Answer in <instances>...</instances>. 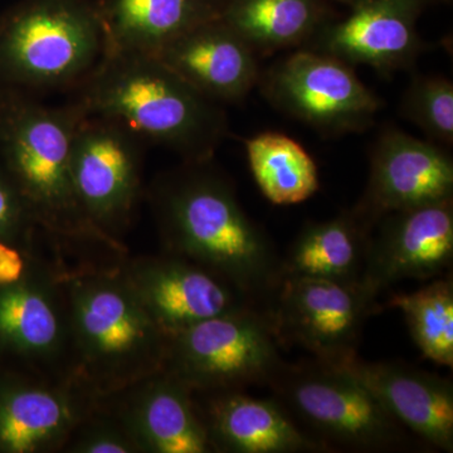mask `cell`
<instances>
[{"instance_id":"obj_1","label":"cell","mask_w":453,"mask_h":453,"mask_svg":"<svg viewBox=\"0 0 453 453\" xmlns=\"http://www.w3.org/2000/svg\"><path fill=\"white\" fill-rule=\"evenodd\" d=\"M85 115L73 101L50 106L0 91V168L52 250L73 265L116 266L129 256L127 246L89 220L74 188L71 150Z\"/></svg>"},{"instance_id":"obj_2","label":"cell","mask_w":453,"mask_h":453,"mask_svg":"<svg viewBox=\"0 0 453 453\" xmlns=\"http://www.w3.org/2000/svg\"><path fill=\"white\" fill-rule=\"evenodd\" d=\"M213 160L183 162L149 188L164 252L208 268L271 309L283 279L282 256Z\"/></svg>"},{"instance_id":"obj_3","label":"cell","mask_w":453,"mask_h":453,"mask_svg":"<svg viewBox=\"0 0 453 453\" xmlns=\"http://www.w3.org/2000/svg\"><path fill=\"white\" fill-rule=\"evenodd\" d=\"M73 98L86 115L116 119L146 144L183 162L214 159L229 135L225 106L196 91L157 57L105 52Z\"/></svg>"},{"instance_id":"obj_4","label":"cell","mask_w":453,"mask_h":453,"mask_svg":"<svg viewBox=\"0 0 453 453\" xmlns=\"http://www.w3.org/2000/svg\"><path fill=\"white\" fill-rule=\"evenodd\" d=\"M120 265H70L65 273L73 375L100 398L163 369L168 342Z\"/></svg>"},{"instance_id":"obj_5","label":"cell","mask_w":453,"mask_h":453,"mask_svg":"<svg viewBox=\"0 0 453 453\" xmlns=\"http://www.w3.org/2000/svg\"><path fill=\"white\" fill-rule=\"evenodd\" d=\"M104 53L100 2L23 0L0 18V91L71 92Z\"/></svg>"},{"instance_id":"obj_6","label":"cell","mask_w":453,"mask_h":453,"mask_svg":"<svg viewBox=\"0 0 453 453\" xmlns=\"http://www.w3.org/2000/svg\"><path fill=\"white\" fill-rule=\"evenodd\" d=\"M266 386L292 419L330 452H389L407 434L377 396L344 366L282 360Z\"/></svg>"},{"instance_id":"obj_7","label":"cell","mask_w":453,"mask_h":453,"mask_svg":"<svg viewBox=\"0 0 453 453\" xmlns=\"http://www.w3.org/2000/svg\"><path fill=\"white\" fill-rule=\"evenodd\" d=\"M71 262L42 242L19 282L0 288V369L73 378L65 273Z\"/></svg>"},{"instance_id":"obj_8","label":"cell","mask_w":453,"mask_h":453,"mask_svg":"<svg viewBox=\"0 0 453 453\" xmlns=\"http://www.w3.org/2000/svg\"><path fill=\"white\" fill-rule=\"evenodd\" d=\"M271 310L250 308L208 319L168 336L164 371L193 393L266 386L282 363Z\"/></svg>"},{"instance_id":"obj_9","label":"cell","mask_w":453,"mask_h":453,"mask_svg":"<svg viewBox=\"0 0 453 453\" xmlns=\"http://www.w3.org/2000/svg\"><path fill=\"white\" fill-rule=\"evenodd\" d=\"M257 86L271 106L325 138L368 130L384 106L354 65L310 49H297L261 71Z\"/></svg>"},{"instance_id":"obj_10","label":"cell","mask_w":453,"mask_h":453,"mask_svg":"<svg viewBox=\"0 0 453 453\" xmlns=\"http://www.w3.org/2000/svg\"><path fill=\"white\" fill-rule=\"evenodd\" d=\"M146 142L116 119L85 115L71 150L83 211L104 234L122 241L142 196Z\"/></svg>"},{"instance_id":"obj_11","label":"cell","mask_w":453,"mask_h":453,"mask_svg":"<svg viewBox=\"0 0 453 453\" xmlns=\"http://www.w3.org/2000/svg\"><path fill=\"white\" fill-rule=\"evenodd\" d=\"M378 308V297L362 281L283 276L270 310L281 345H300L315 359L339 365L357 356Z\"/></svg>"},{"instance_id":"obj_12","label":"cell","mask_w":453,"mask_h":453,"mask_svg":"<svg viewBox=\"0 0 453 453\" xmlns=\"http://www.w3.org/2000/svg\"><path fill=\"white\" fill-rule=\"evenodd\" d=\"M120 268L131 290L166 336L216 316L264 308L217 273L173 253L127 256Z\"/></svg>"},{"instance_id":"obj_13","label":"cell","mask_w":453,"mask_h":453,"mask_svg":"<svg viewBox=\"0 0 453 453\" xmlns=\"http://www.w3.org/2000/svg\"><path fill=\"white\" fill-rule=\"evenodd\" d=\"M449 198L453 162L443 146L387 127L372 146L368 184L351 210L372 232L390 213Z\"/></svg>"},{"instance_id":"obj_14","label":"cell","mask_w":453,"mask_h":453,"mask_svg":"<svg viewBox=\"0 0 453 453\" xmlns=\"http://www.w3.org/2000/svg\"><path fill=\"white\" fill-rule=\"evenodd\" d=\"M98 401L74 377L46 380L0 369V453L62 452Z\"/></svg>"},{"instance_id":"obj_15","label":"cell","mask_w":453,"mask_h":453,"mask_svg":"<svg viewBox=\"0 0 453 453\" xmlns=\"http://www.w3.org/2000/svg\"><path fill=\"white\" fill-rule=\"evenodd\" d=\"M374 229L362 283L375 297L395 283L434 280L451 270L453 198L395 211Z\"/></svg>"},{"instance_id":"obj_16","label":"cell","mask_w":453,"mask_h":453,"mask_svg":"<svg viewBox=\"0 0 453 453\" xmlns=\"http://www.w3.org/2000/svg\"><path fill=\"white\" fill-rule=\"evenodd\" d=\"M434 0H357L342 20L325 23L303 49L327 53L381 73L413 70L425 42L417 31L422 12Z\"/></svg>"},{"instance_id":"obj_17","label":"cell","mask_w":453,"mask_h":453,"mask_svg":"<svg viewBox=\"0 0 453 453\" xmlns=\"http://www.w3.org/2000/svg\"><path fill=\"white\" fill-rule=\"evenodd\" d=\"M135 440L140 453H211L195 393L160 369L103 396Z\"/></svg>"},{"instance_id":"obj_18","label":"cell","mask_w":453,"mask_h":453,"mask_svg":"<svg viewBox=\"0 0 453 453\" xmlns=\"http://www.w3.org/2000/svg\"><path fill=\"white\" fill-rule=\"evenodd\" d=\"M196 410L213 452H330L306 434L273 396L256 398L244 390L195 393Z\"/></svg>"},{"instance_id":"obj_19","label":"cell","mask_w":453,"mask_h":453,"mask_svg":"<svg viewBox=\"0 0 453 453\" xmlns=\"http://www.w3.org/2000/svg\"><path fill=\"white\" fill-rule=\"evenodd\" d=\"M155 57L223 106L242 103L261 74L258 57L222 18L184 33Z\"/></svg>"},{"instance_id":"obj_20","label":"cell","mask_w":453,"mask_h":453,"mask_svg":"<svg viewBox=\"0 0 453 453\" xmlns=\"http://www.w3.org/2000/svg\"><path fill=\"white\" fill-rule=\"evenodd\" d=\"M348 369L377 396L396 422L428 445L453 451V384L402 362H365L354 356Z\"/></svg>"},{"instance_id":"obj_21","label":"cell","mask_w":453,"mask_h":453,"mask_svg":"<svg viewBox=\"0 0 453 453\" xmlns=\"http://www.w3.org/2000/svg\"><path fill=\"white\" fill-rule=\"evenodd\" d=\"M228 0H101L105 52L155 56L184 33L219 19Z\"/></svg>"},{"instance_id":"obj_22","label":"cell","mask_w":453,"mask_h":453,"mask_svg":"<svg viewBox=\"0 0 453 453\" xmlns=\"http://www.w3.org/2000/svg\"><path fill=\"white\" fill-rule=\"evenodd\" d=\"M371 235L353 210L310 222L282 257L283 276L360 282Z\"/></svg>"},{"instance_id":"obj_23","label":"cell","mask_w":453,"mask_h":453,"mask_svg":"<svg viewBox=\"0 0 453 453\" xmlns=\"http://www.w3.org/2000/svg\"><path fill=\"white\" fill-rule=\"evenodd\" d=\"M222 19L261 58L303 49L330 18L323 0H228Z\"/></svg>"},{"instance_id":"obj_24","label":"cell","mask_w":453,"mask_h":453,"mask_svg":"<svg viewBox=\"0 0 453 453\" xmlns=\"http://www.w3.org/2000/svg\"><path fill=\"white\" fill-rule=\"evenodd\" d=\"M244 148L253 179L273 204H299L320 188L314 159L290 136L265 131L244 140Z\"/></svg>"},{"instance_id":"obj_25","label":"cell","mask_w":453,"mask_h":453,"mask_svg":"<svg viewBox=\"0 0 453 453\" xmlns=\"http://www.w3.org/2000/svg\"><path fill=\"white\" fill-rule=\"evenodd\" d=\"M387 306L398 309L423 356L438 365L453 366V280H432L410 294H395Z\"/></svg>"},{"instance_id":"obj_26","label":"cell","mask_w":453,"mask_h":453,"mask_svg":"<svg viewBox=\"0 0 453 453\" xmlns=\"http://www.w3.org/2000/svg\"><path fill=\"white\" fill-rule=\"evenodd\" d=\"M399 112L434 144L453 145V83L445 77L414 76Z\"/></svg>"},{"instance_id":"obj_27","label":"cell","mask_w":453,"mask_h":453,"mask_svg":"<svg viewBox=\"0 0 453 453\" xmlns=\"http://www.w3.org/2000/svg\"><path fill=\"white\" fill-rule=\"evenodd\" d=\"M62 452L140 453V449L118 414L100 398L96 407L73 429Z\"/></svg>"},{"instance_id":"obj_28","label":"cell","mask_w":453,"mask_h":453,"mask_svg":"<svg viewBox=\"0 0 453 453\" xmlns=\"http://www.w3.org/2000/svg\"><path fill=\"white\" fill-rule=\"evenodd\" d=\"M0 241L37 246L43 237L29 217L25 203L11 179L0 168Z\"/></svg>"},{"instance_id":"obj_29","label":"cell","mask_w":453,"mask_h":453,"mask_svg":"<svg viewBox=\"0 0 453 453\" xmlns=\"http://www.w3.org/2000/svg\"><path fill=\"white\" fill-rule=\"evenodd\" d=\"M37 246L25 247L20 244L0 241V288L14 285L26 276L33 253Z\"/></svg>"},{"instance_id":"obj_30","label":"cell","mask_w":453,"mask_h":453,"mask_svg":"<svg viewBox=\"0 0 453 453\" xmlns=\"http://www.w3.org/2000/svg\"><path fill=\"white\" fill-rule=\"evenodd\" d=\"M338 2L347 3V4L351 5L354 4V3H357V0H338Z\"/></svg>"}]
</instances>
